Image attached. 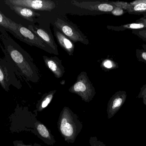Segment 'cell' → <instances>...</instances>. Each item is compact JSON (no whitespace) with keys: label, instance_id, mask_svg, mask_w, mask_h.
Masks as SVG:
<instances>
[{"label":"cell","instance_id":"obj_18","mask_svg":"<svg viewBox=\"0 0 146 146\" xmlns=\"http://www.w3.org/2000/svg\"><path fill=\"white\" fill-rule=\"evenodd\" d=\"M138 23H131V24H127L120 27L118 28H125V29H132L134 30H139L142 28H146V24L145 22L138 21Z\"/></svg>","mask_w":146,"mask_h":146},{"label":"cell","instance_id":"obj_8","mask_svg":"<svg viewBox=\"0 0 146 146\" xmlns=\"http://www.w3.org/2000/svg\"><path fill=\"white\" fill-rule=\"evenodd\" d=\"M72 4L78 7L91 11L100 12H111L115 6L110 2H101L79 1H72Z\"/></svg>","mask_w":146,"mask_h":146},{"label":"cell","instance_id":"obj_13","mask_svg":"<svg viewBox=\"0 0 146 146\" xmlns=\"http://www.w3.org/2000/svg\"><path fill=\"white\" fill-rule=\"evenodd\" d=\"M18 23L6 17L0 10V26L9 32L14 37L21 41V37L18 29Z\"/></svg>","mask_w":146,"mask_h":146},{"label":"cell","instance_id":"obj_26","mask_svg":"<svg viewBox=\"0 0 146 146\" xmlns=\"http://www.w3.org/2000/svg\"><path fill=\"white\" fill-rule=\"evenodd\" d=\"M142 98H143V103L146 106V95L143 96Z\"/></svg>","mask_w":146,"mask_h":146},{"label":"cell","instance_id":"obj_3","mask_svg":"<svg viewBox=\"0 0 146 146\" xmlns=\"http://www.w3.org/2000/svg\"><path fill=\"white\" fill-rule=\"evenodd\" d=\"M76 79L75 83L69 88V91L80 97L83 101L89 103L96 93L94 87L85 72H82Z\"/></svg>","mask_w":146,"mask_h":146},{"label":"cell","instance_id":"obj_4","mask_svg":"<svg viewBox=\"0 0 146 146\" xmlns=\"http://www.w3.org/2000/svg\"><path fill=\"white\" fill-rule=\"evenodd\" d=\"M54 26L59 29L65 36L74 43L80 42L87 45L89 42L87 37L77 28L74 24L62 18H57Z\"/></svg>","mask_w":146,"mask_h":146},{"label":"cell","instance_id":"obj_22","mask_svg":"<svg viewBox=\"0 0 146 146\" xmlns=\"http://www.w3.org/2000/svg\"><path fill=\"white\" fill-rule=\"evenodd\" d=\"M102 66L104 68L107 69H111L115 68L116 65L112 61L110 60H106L103 61L102 63Z\"/></svg>","mask_w":146,"mask_h":146},{"label":"cell","instance_id":"obj_28","mask_svg":"<svg viewBox=\"0 0 146 146\" xmlns=\"http://www.w3.org/2000/svg\"><path fill=\"white\" fill-rule=\"evenodd\" d=\"M142 47H143L144 50L146 51V45H142Z\"/></svg>","mask_w":146,"mask_h":146},{"label":"cell","instance_id":"obj_6","mask_svg":"<svg viewBox=\"0 0 146 146\" xmlns=\"http://www.w3.org/2000/svg\"><path fill=\"white\" fill-rule=\"evenodd\" d=\"M18 29L21 37V41L31 46H36L50 54H54L53 50L43 40L28 28L18 24Z\"/></svg>","mask_w":146,"mask_h":146},{"label":"cell","instance_id":"obj_11","mask_svg":"<svg viewBox=\"0 0 146 146\" xmlns=\"http://www.w3.org/2000/svg\"><path fill=\"white\" fill-rule=\"evenodd\" d=\"M4 2L5 4L9 7L11 10L14 11L18 15L29 21L33 22L36 20V18H38L40 16V14L36 13L34 10L31 9L11 4L5 1Z\"/></svg>","mask_w":146,"mask_h":146},{"label":"cell","instance_id":"obj_12","mask_svg":"<svg viewBox=\"0 0 146 146\" xmlns=\"http://www.w3.org/2000/svg\"><path fill=\"white\" fill-rule=\"evenodd\" d=\"M46 67L51 70L56 78L60 79L63 76L65 73V68L62 64L61 61L56 57H49L43 56Z\"/></svg>","mask_w":146,"mask_h":146},{"label":"cell","instance_id":"obj_14","mask_svg":"<svg viewBox=\"0 0 146 146\" xmlns=\"http://www.w3.org/2000/svg\"><path fill=\"white\" fill-rule=\"evenodd\" d=\"M54 30L55 36L61 47L64 49L69 55H73L74 51V45L73 42L55 26H54Z\"/></svg>","mask_w":146,"mask_h":146},{"label":"cell","instance_id":"obj_27","mask_svg":"<svg viewBox=\"0 0 146 146\" xmlns=\"http://www.w3.org/2000/svg\"><path fill=\"white\" fill-rule=\"evenodd\" d=\"M139 21H142V22H145L146 24V18H141L140 19Z\"/></svg>","mask_w":146,"mask_h":146},{"label":"cell","instance_id":"obj_19","mask_svg":"<svg viewBox=\"0 0 146 146\" xmlns=\"http://www.w3.org/2000/svg\"><path fill=\"white\" fill-rule=\"evenodd\" d=\"M110 3L115 7L121 8L123 9V10L125 9V10H127V11H128L132 7V5L130 3H127L118 1L111 2Z\"/></svg>","mask_w":146,"mask_h":146},{"label":"cell","instance_id":"obj_21","mask_svg":"<svg viewBox=\"0 0 146 146\" xmlns=\"http://www.w3.org/2000/svg\"><path fill=\"white\" fill-rule=\"evenodd\" d=\"M133 33L146 42V29L135 30L133 31Z\"/></svg>","mask_w":146,"mask_h":146},{"label":"cell","instance_id":"obj_29","mask_svg":"<svg viewBox=\"0 0 146 146\" xmlns=\"http://www.w3.org/2000/svg\"><path fill=\"white\" fill-rule=\"evenodd\" d=\"M140 1L141 2L144 3L146 4V0H140Z\"/></svg>","mask_w":146,"mask_h":146},{"label":"cell","instance_id":"obj_5","mask_svg":"<svg viewBox=\"0 0 146 146\" xmlns=\"http://www.w3.org/2000/svg\"><path fill=\"white\" fill-rule=\"evenodd\" d=\"M0 85L5 90L10 85L19 88L20 81L16 76L15 70L12 65L4 58L0 57Z\"/></svg>","mask_w":146,"mask_h":146},{"label":"cell","instance_id":"obj_30","mask_svg":"<svg viewBox=\"0 0 146 146\" xmlns=\"http://www.w3.org/2000/svg\"><path fill=\"white\" fill-rule=\"evenodd\" d=\"M144 16H145V18L146 19V14L144 15Z\"/></svg>","mask_w":146,"mask_h":146},{"label":"cell","instance_id":"obj_17","mask_svg":"<svg viewBox=\"0 0 146 146\" xmlns=\"http://www.w3.org/2000/svg\"><path fill=\"white\" fill-rule=\"evenodd\" d=\"M37 129L38 132L42 137L45 139L50 141L54 140L53 136L50 134L49 130L42 123H38L37 126Z\"/></svg>","mask_w":146,"mask_h":146},{"label":"cell","instance_id":"obj_16","mask_svg":"<svg viewBox=\"0 0 146 146\" xmlns=\"http://www.w3.org/2000/svg\"><path fill=\"white\" fill-rule=\"evenodd\" d=\"M56 90L51 91L48 93H45L43 96L40 104V110H42L43 109H45L52 101L54 95L56 93Z\"/></svg>","mask_w":146,"mask_h":146},{"label":"cell","instance_id":"obj_10","mask_svg":"<svg viewBox=\"0 0 146 146\" xmlns=\"http://www.w3.org/2000/svg\"><path fill=\"white\" fill-rule=\"evenodd\" d=\"M28 29L41 38L46 44L48 45L54 52L55 55H59L57 49V46L54 40L53 36L49 32L42 27L38 26L30 25L28 26Z\"/></svg>","mask_w":146,"mask_h":146},{"label":"cell","instance_id":"obj_1","mask_svg":"<svg viewBox=\"0 0 146 146\" xmlns=\"http://www.w3.org/2000/svg\"><path fill=\"white\" fill-rule=\"evenodd\" d=\"M0 47L4 55V58L13 66L15 74L26 80L37 82L39 79L36 67L32 58L22 49L5 29L0 33Z\"/></svg>","mask_w":146,"mask_h":146},{"label":"cell","instance_id":"obj_7","mask_svg":"<svg viewBox=\"0 0 146 146\" xmlns=\"http://www.w3.org/2000/svg\"><path fill=\"white\" fill-rule=\"evenodd\" d=\"M6 2L19 5L33 10L51 11L56 7V4L50 0H6Z\"/></svg>","mask_w":146,"mask_h":146},{"label":"cell","instance_id":"obj_25","mask_svg":"<svg viewBox=\"0 0 146 146\" xmlns=\"http://www.w3.org/2000/svg\"><path fill=\"white\" fill-rule=\"evenodd\" d=\"M137 56H139L140 58H141L142 60H144L146 62V51H141V50H139V51H137Z\"/></svg>","mask_w":146,"mask_h":146},{"label":"cell","instance_id":"obj_2","mask_svg":"<svg viewBox=\"0 0 146 146\" xmlns=\"http://www.w3.org/2000/svg\"><path fill=\"white\" fill-rule=\"evenodd\" d=\"M57 124L60 133L68 143L74 142L83 127L77 115L67 107L62 111Z\"/></svg>","mask_w":146,"mask_h":146},{"label":"cell","instance_id":"obj_15","mask_svg":"<svg viewBox=\"0 0 146 146\" xmlns=\"http://www.w3.org/2000/svg\"><path fill=\"white\" fill-rule=\"evenodd\" d=\"M132 5L131 8L127 11L130 14H139L146 13V4L139 1L130 3Z\"/></svg>","mask_w":146,"mask_h":146},{"label":"cell","instance_id":"obj_9","mask_svg":"<svg viewBox=\"0 0 146 146\" xmlns=\"http://www.w3.org/2000/svg\"><path fill=\"white\" fill-rule=\"evenodd\" d=\"M127 94L124 91L117 92L111 98L107 105V112L108 118H112L119 110L125 103Z\"/></svg>","mask_w":146,"mask_h":146},{"label":"cell","instance_id":"obj_20","mask_svg":"<svg viewBox=\"0 0 146 146\" xmlns=\"http://www.w3.org/2000/svg\"><path fill=\"white\" fill-rule=\"evenodd\" d=\"M89 143L91 146H106L103 142L98 139L96 137H90Z\"/></svg>","mask_w":146,"mask_h":146},{"label":"cell","instance_id":"obj_23","mask_svg":"<svg viewBox=\"0 0 146 146\" xmlns=\"http://www.w3.org/2000/svg\"><path fill=\"white\" fill-rule=\"evenodd\" d=\"M111 14L113 15L119 16L124 13V10L118 7H116L111 12Z\"/></svg>","mask_w":146,"mask_h":146},{"label":"cell","instance_id":"obj_24","mask_svg":"<svg viewBox=\"0 0 146 146\" xmlns=\"http://www.w3.org/2000/svg\"><path fill=\"white\" fill-rule=\"evenodd\" d=\"M146 95V84L141 88L140 92L138 95L139 98H142L143 96Z\"/></svg>","mask_w":146,"mask_h":146}]
</instances>
